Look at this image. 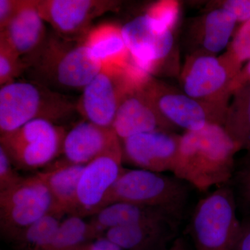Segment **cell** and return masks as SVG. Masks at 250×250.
<instances>
[{"mask_svg":"<svg viewBox=\"0 0 250 250\" xmlns=\"http://www.w3.org/2000/svg\"><path fill=\"white\" fill-rule=\"evenodd\" d=\"M241 147L223 126L210 124L181 136L178 156L172 171L174 177L206 192L213 187L230 183Z\"/></svg>","mask_w":250,"mask_h":250,"instance_id":"6da1fadb","label":"cell"},{"mask_svg":"<svg viewBox=\"0 0 250 250\" xmlns=\"http://www.w3.org/2000/svg\"><path fill=\"white\" fill-rule=\"evenodd\" d=\"M26 63L36 82L52 89L82 91L103 68L83 41L67 40L55 33Z\"/></svg>","mask_w":250,"mask_h":250,"instance_id":"7a4b0ae2","label":"cell"},{"mask_svg":"<svg viewBox=\"0 0 250 250\" xmlns=\"http://www.w3.org/2000/svg\"><path fill=\"white\" fill-rule=\"evenodd\" d=\"M76 112L77 103L36 81L16 80L0 88L1 135L36 120L58 125Z\"/></svg>","mask_w":250,"mask_h":250,"instance_id":"3957f363","label":"cell"},{"mask_svg":"<svg viewBox=\"0 0 250 250\" xmlns=\"http://www.w3.org/2000/svg\"><path fill=\"white\" fill-rule=\"evenodd\" d=\"M188 186L174 175L125 169L105 197L100 210L116 202H126L159 208L181 221L188 198Z\"/></svg>","mask_w":250,"mask_h":250,"instance_id":"277c9868","label":"cell"},{"mask_svg":"<svg viewBox=\"0 0 250 250\" xmlns=\"http://www.w3.org/2000/svg\"><path fill=\"white\" fill-rule=\"evenodd\" d=\"M234 190L221 186L199 201L188 225L195 250H233L241 232Z\"/></svg>","mask_w":250,"mask_h":250,"instance_id":"5b68a950","label":"cell"},{"mask_svg":"<svg viewBox=\"0 0 250 250\" xmlns=\"http://www.w3.org/2000/svg\"><path fill=\"white\" fill-rule=\"evenodd\" d=\"M150 76L135 67L132 62L123 67L104 66L82 90L77 102V113L85 121L112 127L124 99Z\"/></svg>","mask_w":250,"mask_h":250,"instance_id":"8992f818","label":"cell"},{"mask_svg":"<svg viewBox=\"0 0 250 250\" xmlns=\"http://www.w3.org/2000/svg\"><path fill=\"white\" fill-rule=\"evenodd\" d=\"M241 69L227 52L218 57L195 52L188 58L181 75L182 91L206 104L227 111L231 83Z\"/></svg>","mask_w":250,"mask_h":250,"instance_id":"52a82bcc","label":"cell"},{"mask_svg":"<svg viewBox=\"0 0 250 250\" xmlns=\"http://www.w3.org/2000/svg\"><path fill=\"white\" fill-rule=\"evenodd\" d=\"M66 134L62 126L36 120L1 135L0 147L18 168H40L62 154Z\"/></svg>","mask_w":250,"mask_h":250,"instance_id":"ba28073f","label":"cell"},{"mask_svg":"<svg viewBox=\"0 0 250 250\" xmlns=\"http://www.w3.org/2000/svg\"><path fill=\"white\" fill-rule=\"evenodd\" d=\"M48 189L37 174L0 192V228L11 241L52 211Z\"/></svg>","mask_w":250,"mask_h":250,"instance_id":"9c48e42d","label":"cell"},{"mask_svg":"<svg viewBox=\"0 0 250 250\" xmlns=\"http://www.w3.org/2000/svg\"><path fill=\"white\" fill-rule=\"evenodd\" d=\"M143 86L161 116L175 127L196 131L208 125L225 124L227 111L190 98L153 76Z\"/></svg>","mask_w":250,"mask_h":250,"instance_id":"30bf717a","label":"cell"},{"mask_svg":"<svg viewBox=\"0 0 250 250\" xmlns=\"http://www.w3.org/2000/svg\"><path fill=\"white\" fill-rule=\"evenodd\" d=\"M122 33L133 65L151 76L170 58L173 51L172 30L146 14L125 23Z\"/></svg>","mask_w":250,"mask_h":250,"instance_id":"8fae6325","label":"cell"},{"mask_svg":"<svg viewBox=\"0 0 250 250\" xmlns=\"http://www.w3.org/2000/svg\"><path fill=\"white\" fill-rule=\"evenodd\" d=\"M41 18L57 35L67 40L81 41L91 29L92 22L119 2L109 0H35Z\"/></svg>","mask_w":250,"mask_h":250,"instance_id":"7c38bea8","label":"cell"},{"mask_svg":"<svg viewBox=\"0 0 250 250\" xmlns=\"http://www.w3.org/2000/svg\"><path fill=\"white\" fill-rule=\"evenodd\" d=\"M181 136L173 131H158L121 140L123 164L156 173L172 172Z\"/></svg>","mask_w":250,"mask_h":250,"instance_id":"4fadbf2b","label":"cell"},{"mask_svg":"<svg viewBox=\"0 0 250 250\" xmlns=\"http://www.w3.org/2000/svg\"><path fill=\"white\" fill-rule=\"evenodd\" d=\"M121 149L107 153L85 166L77 188L76 215H93L125 170Z\"/></svg>","mask_w":250,"mask_h":250,"instance_id":"5bb4252c","label":"cell"},{"mask_svg":"<svg viewBox=\"0 0 250 250\" xmlns=\"http://www.w3.org/2000/svg\"><path fill=\"white\" fill-rule=\"evenodd\" d=\"M143 84L124 99L117 111L112 128L121 140L144 133L176 129L156 109Z\"/></svg>","mask_w":250,"mask_h":250,"instance_id":"9a60e30c","label":"cell"},{"mask_svg":"<svg viewBox=\"0 0 250 250\" xmlns=\"http://www.w3.org/2000/svg\"><path fill=\"white\" fill-rule=\"evenodd\" d=\"M120 149L121 139L113 128L84 120L67 132L62 153L67 162L85 166L104 154Z\"/></svg>","mask_w":250,"mask_h":250,"instance_id":"2e32d148","label":"cell"},{"mask_svg":"<svg viewBox=\"0 0 250 250\" xmlns=\"http://www.w3.org/2000/svg\"><path fill=\"white\" fill-rule=\"evenodd\" d=\"M47 37L45 22L39 14L35 0H22L17 14L4 30L0 31V38L25 62L42 48Z\"/></svg>","mask_w":250,"mask_h":250,"instance_id":"e0dca14e","label":"cell"},{"mask_svg":"<svg viewBox=\"0 0 250 250\" xmlns=\"http://www.w3.org/2000/svg\"><path fill=\"white\" fill-rule=\"evenodd\" d=\"M84 167L64 160L59 161L48 170L36 174L52 197V213L62 217L65 213L76 215L77 188Z\"/></svg>","mask_w":250,"mask_h":250,"instance_id":"ac0fdd59","label":"cell"},{"mask_svg":"<svg viewBox=\"0 0 250 250\" xmlns=\"http://www.w3.org/2000/svg\"><path fill=\"white\" fill-rule=\"evenodd\" d=\"M179 220L164 210L152 207L116 202L93 215L90 222L100 234L110 229L144 223H166L178 226Z\"/></svg>","mask_w":250,"mask_h":250,"instance_id":"d6986e66","label":"cell"},{"mask_svg":"<svg viewBox=\"0 0 250 250\" xmlns=\"http://www.w3.org/2000/svg\"><path fill=\"white\" fill-rule=\"evenodd\" d=\"M177 225L144 223L110 229L105 237L125 250H161L172 239Z\"/></svg>","mask_w":250,"mask_h":250,"instance_id":"ffe728a7","label":"cell"},{"mask_svg":"<svg viewBox=\"0 0 250 250\" xmlns=\"http://www.w3.org/2000/svg\"><path fill=\"white\" fill-rule=\"evenodd\" d=\"M82 41L103 67H126L131 62L121 26L103 23L92 27Z\"/></svg>","mask_w":250,"mask_h":250,"instance_id":"44dd1931","label":"cell"},{"mask_svg":"<svg viewBox=\"0 0 250 250\" xmlns=\"http://www.w3.org/2000/svg\"><path fill=\"white\" fill-rule=\"evenodd\" d=\"M236 22L234 15L228 10H211L199 22L197 35L201 48L195 52L213 55L221 52L228 45Z\"/></svg>","mask_w":250,"mask_h":250,"instance_id":"7402d4cb","label":"cell"},{"mask_svg":"<svg viewBox=\"0 0 250 250\" xmlns=\"http://www.w3.org/2000/svg\"><path fill=\"white\" fill-rule=\"evenodd\" d=\"M233 95L223 126L231 139L245 149L250 144V83L237 89Z\"/></svg>","mask_w":250,"mask_h":250,"instance_id":"603a6c76","label":"cell"},{"mask_svg":"<svg viewBox=\"0 0 250 250\" xmlns=\"http://www.w3.org/2000/svg\"><path fill=\"white\" fill-rule=\"evenodd\" d=\"M103 237L91 223L70 215L59 225L47 250H78L85 243Z\"/></svg>","mask_w":250,"mask_h":250,"instance_id":"cb8c5ba5","label":"cell"},{"mask_svg":"<svg viewBox=\"0 0 250 250\" xmlns=\"http://www.w3.org/2000/svg\"><path fill=\"white\" fill-rule=\"evenodd\" d=\"M61 218L49 213L23 231L14 243L20 250H47L62 223Z\"/></svg>","mask_w":250,"mask_h":250,"instance_id":"d4e9b609","label":"cell"},{"mask_svg":"<svg viewBox=\"0 0 250 250\" xmlns=\"http://www.w3.org/2000/svg\"><path fill=\"white\" fill-rule=\"evenodd\" d=\"M27 65L4 40L0 38V85H4L17 80L27 70Z\"/></svg>","mask_w":250,"mask_h":250,"instance_id":"484cf974","label":"cell"},{"mask_svg":"<svg viewBox=\"0 0 250 250\" xmlns=\"http://www.w3.org/2000/svg\"><path fill=\"white\" fill-rule=\"evenodd\" d=\"M146 14L161 25L173 31L180 14V4L174 0H162L151 5Z\"/></svg>","mask_w":250,"mask_h":250,"instance_id":"4316f807","label":"cell"},{"mask_svg":"<svg viewBox=\"0 0 250 250\" xmlns=\"http://www.w3.org/2000/svg\"><path fill=\"white\" fill-rule=\"evenodd\" d=\"M229 55L242 67L243 62L250 59V20L243 22L229 45Z\"/></svg>","mask_w":250,"mask_h":250,"instance_id":"83f0119b","label":"cell"},{"mask_svg":"<svg viewBox=\"0 0 250 250\" xmlns=\"http://www.w3.org/2000/svg\"><path fill=\"white\" fill-rule=\"evenodd\" d=\"M245 149L246 154L242 158L239 165L236 164L230 182H233L243 200L250 206V144Z\"/></svg>","mask_w":250,"mask_h":250,"instance_id":"f1b7e54d","label":"cell"},{"mask_svg":"<svg viewBox=\"0 0 250 250\" xmlns=\"http://www.w3.org/2000/svg\"><path fill=\"white\" fill-rule=\"evenodd\" d=\"M13 166L7 154L0 147V192L14 187L24 178L14 170Z\"/></svg>","mask_w":250,"mask_h":250,"instance_id":"f546056e","label":"cell"},{"mask_svg":"<svg viewBox=\"0 0 250 250\" xmlns=\"http://www.w3.org/2000/svg\"><path fill=\"white\" fill-rule=\"evenodd\" d=\"M220 4V7L234 15L237 22H245L250 20V0H228Z\"/></svg>","mask_w":250,"mask_h":250,"instance_id":"4dcf8cb0","label":"cell"},{"mask_svg":"<svg viewBox=\"0 0 250 250\" xmlns=\"http://www.w3.org/2000/svg\"><path fill=\"white\" fill-rule=\"evenodd\" d=\"M22 0H0V31L4 30L17 14Z\"/></svg>","mask_w":250,"mask_h":250,"instance_id":"1f68e13d","label":"cell"},{"mask_svg":"<svg viewBox=\"0 0 250 250\" xmlns=\"http://www.w3.org/2000/svg\"><path fill=\"white\" fill-rule=\"evenodd\" d=\"M78 250H123L106 237H101L85 243Z\"/></svg>","mask_w":250,"mask_h":250,"instance_id":"d6a6232c","label":"cell"},{"mask_svg":"<svg viewBox=\"0 0 250 250\" xmlns=\"http://www.w3.org/2000/svg\"><path fill=\"white\" fill-rule=\"evenodd\" d=\"M233 250H250V220L242 223L241 232Z\"/></svg>","mask_w":250,"mask_h":250,"instance_id":"836d02e7","label":"cell"},{"mask_svg":"<svg viewBox=\"0 0 250 250\" xmlns=\"http://www.w3.org/2000/svg\"><path fill=\"white\" fill-rule=\"evenodd\" d=\"M250 83V59L248 64L241 69L237 76L233 79L231 85V95L238 88Z\"/></svg>","mask_w":250,"mask_h":250,"instance_id":"e575fe53","label":"cell"},{"mask_svg":"<svg viewBox=\"0 0 250 250\" xmlns=\"http://www.w3.org/2000/svg\"><path fill=\"white\" fill-rule=\"evenodd\" d=\"M167 250H187L184 241L180 238L176 240Z\"/></svg>","mask_w":250,"mask_h":250,"instance_id":"d590c367","label":"cell"}]
</instances>
